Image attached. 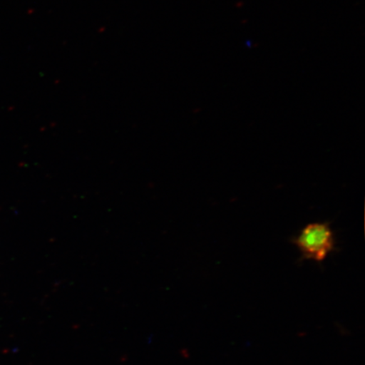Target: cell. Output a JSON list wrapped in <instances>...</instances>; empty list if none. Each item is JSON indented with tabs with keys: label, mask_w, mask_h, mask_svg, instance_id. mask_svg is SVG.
Here are the masks:
<instances>
[{
	"label": "cell",
	"mask_w": 365,
	"mask_h": 365,
	"mask_svg": "<svg viewBox=\"0 0 365 365\" xmlns=\"http://www.w3.org/2000/svg\"><path fill=\"white\" fill-rule=\"evenodd\" d=\"M301 257L317 262L325 261L336 249L334 232L329 222H312L301 230L292 240Z\"/></svg>",
	"instance_id": "1"
}]
</instances>
